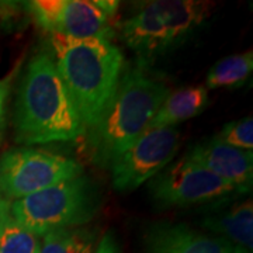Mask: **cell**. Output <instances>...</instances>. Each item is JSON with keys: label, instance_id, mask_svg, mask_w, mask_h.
Masks as SVG:
<instances>
[{"label": "cell", "instance_id": "obj_19", "mask_svg": "<svg viewBox=\"0 0 253 253\" xmlns=\"http://www.w3.org/2000/svg\"><path fill=\"white\" fill-rule=\"evenodd\" d=\"M93 253H120L116 236L113 232H107L96 245V249Z\"/></svg>", "mask_w": 253, "mask_h": 253}, {"label": "cell", "instance_id": "obj_11", "mask_svg": "<svg viewBox=\"0 0 253 253\" xmlns=\"http://www.w3.org/2000/svg\"><path fill=\"white\" fill-rule=\"evenodd\" d=\"M123 41L139 58V63L154 61L156 56L169 51L168 33L154 1L142 4L135 14L121 24Z\"/></svg>", "mask_w": 253, "mask_h": 253}, {"label": "cell", "instance_id": "obj_12", "mask_svg": "<svg viewBox=\"0 0 253 253\" xmlns=\"http://www.w3.org/2000/svg\"><path fill=\"white\" fill-rule=\"evenodd\" d=\"M201 226L211 235L252 253L253 204L251 199L235 201L225 208H215L201 219Z\"/></svg>", "mask_w": 253, "mask_h": 253}, {"label": "cell", "instance_id": "obj_18", "mask_svg": "<svg viewBox=\"0 0 253 253\" xmlns=\"http://www.w3.org/2000/svg\"><path fill=\"white\" fill-rule=\"evenodd\" d=\"M218 141L244 151H252L253 148V120L245 117L239 121H231L222 126L217 136Z\"/></svg>", "mask_w": 253, "mask_h": 253}, {"label": "cell", "instance_id": "obj_3", "mask_svg": "<svg viewBox=\"0 0 253 253\" xmlns=\"http://www.w3.org/2000/svg\"><path fill=\"white\" fill-rule=\"evenodd\" d=\"M170 93L166 83L151 76L142 63L121 73L109 109L90 129L94 161L111 166L148 129Z\"/></svg>", "mask_w": 253, "mask_h": 253}, {"label": "cell", "instance_id": "obj_4", "mask_svg": "<svg viewBox=\"0 0 253 253\" xmlns=\"http://www.w3.org/2000/svg\"><path fill=\"white\" fill-rule=\"evenodd\" d=\"M99 206V191L84 174L14 200L10 204L11 214L18 224L38 238L52 231L78 228L89 222Z\"/></svg>", "mask_w": 253, "mask_h": 253}, {"label": "cell", "instance_id": "obj_10", "mask_svg": "<svg viewBox=\"0 0 253 253\" xmlns=\"http://www.w3.org/2000/svg\"><path fill=\"white\" fill-rule=\"evenodd\" d=\"M148 253H251L186 224H156L146 234Z\"/></svg>", "mask_w": 253, "mask_h": 253}, {"label": "cell", "instance_id": "obj_6", "mask_svg": "<svg viewBox=\"0 0 253 253\" xmlns=\"http://www.w3.org/2000/svg\"><path fill=\"white\" fill-rule=\"evenodd\" d=\"M149 191L159 208L222 201L242 194L234 184L208 172L186 155L158 173L149 183Z\"/></svg>", "mask_w": 253, "mask_h": 253}, {"label": "cell", "instance_id": "obj_5", "mask_svg": "<svg viewBox=\"0 0 253 253\" xmlns=\"http://www.w3.org/2000/svg\"><path fill=\"white\" fill-rule=\"evenodd\" d=\"M83 174L75 159L36 148L10 149L0 158V196L20 200Z\"/></svg>", "mask_w": 253, "mask_h": 253}, {"label": "cell", "instance_id": "obj_8", "mask_svg": "<svg viewBox=\"0 0 253 253\" xmlns=\"http://www.w3.org/2000/svg\"><path fill=\"white\" fill-rule=\"evenodd\" d=\"M27 4L37 24L51 34L103 41H111L116 36L111 18L94 1L34 0Z\"/></svg>", "mask_w": 253, "mask_h": 253}, {"label": "cell", "instance_id": "obj_1", "mask_svg": "<svg viewBox=\"0 0 253 253\" xmlns=\"http://www.w3.org/2000/svg\"><path fill=\"white\" fill-rule=\"evenodd\" d=\"M56 71L86 129L106 114L121 78L124 56L111 41L51 34Z\"/></svg>", "mask_w": 253, "mask_h": 253}, {"label": "cell", "instance_id": "obj_2", "mask_svg": "<svg viewBox=\"0 0 253 253\" xmlns=\"http://www.w3.org/2000/svg\"><path fill=\"white\" fill-rule=\"evenodd\" d=\"M54 59L37 54L27 65L16 103V139L31 145L68 142L84 134Z\"/></svg>", "mask_w": 253, "mask_h": 253}, {"label": "cell", "instance_id": "obj_16", "mask_svg": "<svg viewBox=\"0 0 253 253\" xmlns=\"http://www.w3.org/2000/svg\"><path fill=\"white\" fill-rule=\"evenodd\" d=\"M253 69V52L229 55L215 63L207 75V89L238 87L251 76Z\"/></svg>", "mask_w": 253, "mask_h": 253}, {"label": "cell", "instance_id": "obj_7", "mask_svg": "<svg viewBox=\"0 0 253 253\" xmlns=\"http://www.w3.org/2000/svg\"><path fill=\"white\" fill-rule=\"evenodd\" d=\"M180 139V131L176 126L146 129L111 165V183L114 189L126 193L152 180L172 163L179 151Z\"/></svg>", "mask_w": 253, "mask_h": 253}, {"label": "cell", "instance_id": "obj_13", "mask_svg": "<svg viewBox=\"0 0 253 253\" xmlns=\"http://www.w3.org/2000/svg\"><path fill=\"white\" fill-rule=\"evenodd\" d=\"M154 4L165 24L170 48L189 40L207 20L212 7V3L196 0H156Z\"/></svg>", "mask_w": 253, "mask_h": 253}, {"label": "cell", "instance_id": "obj_20", "mask_svg": "<svg viewBox=\"0 0 253 253\" xmlns=\"http://www.w3.org/2000/svg\"><path fill=\"white\" fill-rule=\"evenodd\" d=\"M94 3L107 17L113 18L117 14L120 1H116V0H94Z\"/></svg>", "mask_w": 253, "mask_h": 253}, {"label": "cell", "instance_id": "obj_9", "mask_svg": "<svg viewBox=\"0 0 253 253\" xmlns=\"http://www.w3.org/2000/svg\"><path fill=\"white\" fill-rule=\"evenodd\" d=\"M186 156L208 172L234 184L242 194L252 189L253 154L211 138L196 144Z\"/></svg>", "mask_w": 253, "mask_h": 253}, {"label": "cell", "instance_id": "obj_17", "mask_svg": "<svg viewBox=\"0 0 253 253\" xmlns=\"http://www.w3.org/2000/svg\"><path fill=\"white\" fill-rule=\"evenodd\" d=\"M96 235L84 228L58 229L42 236L40 253H93Z\"/></svg>", "mask_w": 253, "mask_h": 253}, {"label": "cell", "instance_id": "obj_21", "mask_svg": "<svg viewBox=\"0 0 253 253\" xmlns=\"http://www.w3.org/2000/svg\"><path fill=\"white\" fill-rule=\"evenodd\" d=\"M6 97H7V86L4 83H0V131L3 128V121H4V104H6Z\"/></svg>", "mask_w": 253, "mask_h": 253}, {"label": "cell", "instance_id": "obj_14", "mask_svg": "<svg viewBox=\"0 0 253 253\" xmlns=\"http://www.w3.org/2000/svg\"><path fill=\"white\" fill-rule=\"evenodd\" d=\"M207 103L208 90L206 86H189L173 91L165 99L148 129L177 126L200 114Z\"/></svg>", "mask_w": 253, "mask_h": 253}, {"label": "cell", "instance_id": "obj_15", "mask_svg": "<svg viewBox=\"0 0 253 253\" xmlns=\"http://www.w3.org/2000/svg\"><path fill=\"white\" fill-rule=\"evenodd\" d=\"M10 204L0 196V253H40V238L18 224Z\"/></svg>", "mask_w": 253, "mask_h": 253}]
</instances>
